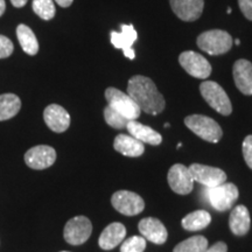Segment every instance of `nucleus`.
Masks as SVG:
<instances>
[{
	"label": "nucleus",
	"mask_w": 252,
	"mask_h": 252,
	"mask_svg": "<svg viewBox=\"0 0 252 252\" xmlns=\"http://www.w3.org/2000/svg\"><path fill=\"white\" fill-rule=\"evenodd\" d=\"M127 94L139 106L141 111L149 115L157 116L158 113L162 112L166 106L165 98L158 90L154 82L143 75H135L130 78Z\"/></svg>",
	"instance_id": "1"
},
{
	"label": "nucleus",
	"mask_w": 252,
	"mask_h": 252,
	"mask_svg": "<svg viewBox=\"0 0 252 252\" xmlns=\"http://www.w3.org/2000/svg\"><path fill=\"white\" fill-rule=\"evenodd\" d=\"M198 48L209 55H222L231 49L232 37L228 32L222 30H212L203 32L197 36Z\"/></svg>",
	"instance_id": "2"
},
{
	"label": "nucleus",
	"mask_w": 252,
	"mask_h": 252,
	"mask_svg": "<svg viewBox=\"0 0 252 252\" xmlns=\"http://www.w3.org/2000/svg\"><path fill=\"white\" fill-rule=\"evenodd\" d=\"M185 124L191 132L208 143H219L223 131L219 123L203 115H191L186 117Z\"/></svg>",
	"instance_id": "3"
},
{
	"label": "nucleus",
	"mask_w": 252,
	"mask_h": 252,
	"mask_svg": "<svg viewBox=\"0 0 252 252\" xmlns=\"http://www.w3.org/2000/svg\"><path fill=\"white\" fill-rule=\"evenodd\" d=\"M206 193L209 203L219 212H226L231 209L239 196L238 188L230 182H224L215 187H207Z\"/></svg>",
	"instance_id": "4"
},
{
	"label": "nucleus",
	"mask_w": 252,
	"mask_h": 252,
	"mask_svg": "<svg viewBox=\"0 0 252 252\" xmlns=\"http://www.w3.org/2000/svg\"><path fill=\"white\" fill-rule=\"evenodd\" d=\"M200 91L203 99L212 108L223 116H229L232 112V105L228 94L219 83L213 81H206L201 83Z\"/></svg>",
	"instance_id": "5"
},
{
	"label": "nucleus",
	"mask_w": 252,
	"mask_h": 252,
	"mask_svg": "<svg viewBox=\"0 0 252 252\" xmlns=\"http://www.w3.org/2000/svg\"><path fill=\"white\" fill-rule=\"evenodd\" d=\"M105 98L109 103L108 105L122 113L128 121H135L139 118L141 110L127 94L123 93L117 88H108L105 90Z\"/></svg>",
	"instance_id": "6"
},
{
	"label": "nucleus",
	"mask_w": 252,
	"mask_h": 252,
	"mask_svg": "<svg viewBox=\"0 0 252 252\" xmlns=\"http://www.w3.org/2000/svg\"><path fill=\"white\" fill-rule=\"evenodd\" d=\"M93 232V224L86 216H76L69 220L64 226L65 242L71 245H81L89 239Z\"/></svg>",
	"instance_id": "7"
},
{
	"label": "nucleus",
	"mask_w": 252,
	"mask_h": 252,
	"mask_svg": "<svg viewBox=\"0 0 252 252\" xmlns=\"http://www.w3.org/2000/svg\"><path fill=\"white\" fill-rule=\"evenodd\" d=\"M179 62L186 72L193 77L206 80L212 74V65L208 60L193 50L181 53L179 56Z\"/></svg>",
	"instance_id": "8"
},
{
	"label": "nucleus",
	"mask_w": 252,
	"mask_h": 252,
	"mask_svg": "<svg viewBox=\"0 0 252 252\" xmlns=\"http://www.w3.org/2000/svg\"><path fill=\"white\" fill-rule=\"evenodd\" d=\"M111 203L118 213L126 216H135L145 209L143 197L128 190L116 191L111 197Z\"/></svg>",
	"instance_id": "9"
},
{
	"label": "nucleus",
	"mask_w": 252,
	"mask_h": 252,
	"mask_svg": "<svg viewBox=\"0 0 252 252\" xmlns=\"http://www.w3.org/2000/svg\"><path fill=\"white\" fill-rule=\"evenodd\" d=\"M168 185L173 191L180 195H187L193 190L194 179L188 167L181 163L172 166L167 175Z\"/></svg>",
	"instance_id": "10"
},
{
	"label": "nucleus",
	"mask_w": 252,
	"mask_h": 252,
	"mask_svg": "<svg viewBox=\"0 0 252 252\" xmlns=\"http://www.w3.org/2000/svg\"><path fill=\"white\" fill-rule=\"evenodd\" d=\"M194 181L206 186V187H215L226 182V174L222 169L217 167L201 165V163H193L189 167Z\"/></svg>",
	"instance_id": "11"
},
{
	"label": "nucleus",
	"mask_w": 252,
	"mask_h": 252,
	"mask_svg": "<svg viewBox=\"0 0 252 252\" xmlns=\"http://www.w3.org/2000/svg\"><path fill=\"white\" fill-rule=\"evenodd\" d=\"M56 151L47 145L32 147L25 154V162L33 169H46L55 162Z\"/></svg>",
	"instance_id": "12"
},
{
	"label": "nucleus",
	"mask_w": 252,
	"mask_h": 252,
	"mask_svg": "<svg viewBox=\"0 0 252 252\" xmlns=\"http://www.w3.org/2000/svg\"><path fill=\"white\" fill-rule=\"evenodd\" d=\"M138 34L133 25H122V32H111V43L115 48L122 49L124 56L127 59L134 60L135 53L132 48L137 40Z\"/></svg>",
	"instance_id": "13"
},
{
	"label": "nucleus",
	"mask_w": 252,
	"mask_h": 252,
	"mask_svg": "<svg viewBox=\"0 0 252 252\" xmlns=\"http://www.w3.org/2000/svg\"><path fill=\"white\" fill-rule=\"evenodd\" d=\"M174 14L182 21H195L201 17L204 0H169Z\"/></svg>",
	"instance_id": "14"
},
{
	"label": "nucleus",
	"mask_w": 252,
	"mask_h": 252,
	"mask_svg": "<svg viewBox=\"0 0 252 252\" xmlns=\"http://www.w3.org/2000/svg\"><path fill=\"white\" fill-rule=\"evenodd\" d=\"M43 118L47 126L56 133L67 131L70 126V116L67 110L59 104H50L45 109Z\"/></svg>",
	"instance_id": "15"
},
{
	"label": "nucleus",
	"mask_w": 252,
	"mask_h": 252,
	"mask_svg": "<svg viewBox=\"0 0 252 252\" xmlns=\"http://www.w3.org/2000/svg\"><path fill=\"white\" fill-rule=\"evenodd\" d=\"M139 231L146 241L152 242L154 244H163L168 237L166 226L161 220L154 217H146L139 222Z\"/></svg>",
	"instance_id": "16"
},
{
	"label": "nucleus",
	"mask_w": 252,
	"mask_h": 252,
	"mask_svg": "<svg viewBox=\"0 0 252 252\" xmlns=\"http://www.w3.org/2000/svg\"><path fill=\"white\" fill-rule=\"evenodd\" d=\"M232 75L237 89L243 94H252V63L248 60L241 59L235 62Z\"/></svg>",
	"instance_id": "17"
},
{
	"label": "nucleus",
	"mask_w": 252,
	"mask_h": 252,
	"mask_svg": "<svg viewBox=\"0 0 252 252\" xmlns=\"http://www.w3.org/2000/svg\"><path fill=\"white\" fill-rule=\"evenodd\" d=\"M126 236V228L119 222L109 224L99 236L98 244L103 250H112L124 241Z\"/></svg>",
	"instance_id": "18"
},
{
	"label": "nucleus",
	"mask_w": 252,
	"mask_h": 252,
	"mask_svg": "<svg viewBox=\"0 0 252 252\" xmlns=\"http://www.w3.org/2000/svg\"><path fill=\"white\" fill-rule=\"evenodd\" d=\"M128 133L137 140L141 141L143 144H150L153 146L160 145L162 141L161 134L158 133L156 130H153L150 126L141 124L137 121H130L126 125Z\"/></svg>",
	"instance_id": "19"
},
{
	"label": "nucleus",
	"mask_w": 252,
	"mask_h": 252,
	"mask_svg": "<svg viewBox=\"0 0 252 252\" xmlns=\"http://www.w3.org/2000/svg\"><path fill=\"white\" fill-rule=\"evenodd\" d=\"M250 213L245 206H236L229 217V226L231 232L236 236L247 235L250 230Z\"/></svg>",
	"instance_id": "20"
},
{
	"label": "nucleus",
	"mask_w": 252,
	"mask_h": 252,
	"mask_svg": "<svg viewBox=\"0 0 252 252\" xmlns=\"http://www.w3.org/2000/svg\"><path fill=\"white\" fill-rule=\"evenodd\" d=\"M113 147L123 156L130 158L140 157L145 152L144 144L127 134H118L113 141Z\"/></svg>",
	"instance_id": "21"
},
{
	"label": "nucleus",
	"mask_w": 252,
	"mask_h": 252,
	"mask_svg": "<svg viewBox=\"0 0 252 252\" xmlns=\"http://www.w3.org/2000/svg\"><path fill=\"white\" fill-rule=\"evenodd\" d=\"M212 222V216L206 210H196L186 215L181 220L182 228L188 231H198L207 228Z\"/></svg>",
	"instance_id": "22"
},
{
	"label": "nucleus",
	"mask_w": 252,
	"mask_h": 252,
	"mask_svg": "<svg viewBox=\"0 0 252 252\" xmlns=\"http://www.w3.org/2000/svg\"><path fill=\"white\" fill-rule=\"evenodd\" d=\"M17 36L21 45V48L24 49L25 53L32 56L37 54V52H39V42H37L34 32L30 27L24 24L19 25L17 28Z\"/></svg>",
	"instance_id": "23"
},
{
	"label": "nucleus",
	"mask_w": 252,
	"mask_h": 252,
	"mask_svg": "<svg viewBox=\"0 0 252 252\" xmlns=\"http://www.w3.org/2000/svg\"><path fill=\"white\" fill-rule=\"evenodd\" d=\"M21 100L14 94H0V122L13 118L20 111Z\"/></svg>",
	"instance_id": "24"
},
{
	"label": "nucleus",
	"mask_w": 252,
	"mask_h": 252,
	"mask_svg": "<svg viewBox=\"0 0 252 252\" xmlns=\"http://www.w3.org/2000/svg\"><path fill=\"white\" fill-rule=\"evenodd\" d=\"M208 248V239L203 236H193L179 243L173 252H203Z\"/></svg>",
	"instance_id": "25"
},
{
	"label": "nucleus",
	"mask_w": 252,
	"mask_h": 252,
	"mask_svg": "<svg viewBox=\"0 0 252 252\" xmlns=\"http://www.w3.org/2000/svg\"><path fill=\"white\" fill-rule=\"evenodd\" d=\"M33 11L43 20H52L56 13L53 0H33Z\"/></svg>",
	"instance_id": "26"
},
{
	"label": "nucleus",
	"mask_w": 252,
	"mask_h": 252,
	"mask_svg": "<svg viewBox=\"0 0 252 252\" xmlns=\"http://www.w3.org/2000/svg\"><path fill=\"white\" fill-rule=\"evenodd\" d=\"M104 118H105L106 124L110 125L113 128H118V130L126 128V125L130 122L127 118H125L122 113L116 111V110L112 109L110 105H108L104 109Z\"/></svg>",
	"instance_id": "27"
},
{
	"label": "nucleus",
	"mask_w": 252,
	"mask_h": 252,
	"mask_svg": "<svg viewBox=\"0 0 252 252\" xmlns=\"http://www.w3.org/2000/svg\"><path fill=\"white\" fill-rule=\"evenodd\" d=\"M146 239L143 236H132L122 243L121 252H144Z\"/></svg>",
	"instance_id": "28"
},
{
	"label": "nucleus",
	"mask_w": 252,
	"mask_h": 252,
	"mask_svg": "<svg viewBox=\"0 0 252 252\" xmlns=\"http://www.w3.org/2000/svg\"><path fill=\"white\" fill-rule=\"evenodd\" d=\"M242 151H243V157L247 165L252 169V135H248L243 140L242 145Z\"/></svg>",
	"instance_id": "29"
},
{
	"label": "nucleus",
	"mask_w": 252,
	"mask_h": 252,
	"mask_svg": "<svg viewBox=\"0 0 252 252\" xmlns=\"http://www.w3.org/2000/svg\"><path fill=\"white\" fill-rule=\"evenodd\" d=\"M13 53V43L4 35H0V59H6Z\"/></svg>",
	"instance_id": "30"
},
{
	"label": "nucleus",
	"mask_w": 252,
	"mask_h": 252,
	"mask_svg": "<svg viewBox=\"0 0 252 252\" xmlns=\"http://www.w3.org/2000/svg\"><path fill=\"white\" fill-rule=\"evenodd\" d=\"M238 5L244 17L252 21V0H238Z\"/></svg>",
	"instance_id": "31"
},
{
	"label": "nucleus",
	"mask_w": 252,
	"mask_h": 252,
	"mask_svg": "<svg viewBox=\"0 0 252 252\" xmlns=\"http://www.w3.org/2000/svg\"><path fill=\"white\" fill-rule=\"evenodd\" d=\"M203 252H228V247L224 242H217L210 248H207Z\"/></svg>",
	"instance_id": "32"
},
{
	"label": "nucleus",
	"mask_w": 252,
	"mask_h": 252,
	"mask_svg": "<svg viewBox=\"0 0 252 252\" xmlns=\"http://www.w3.org/2000/svg\"><path fill=\"white\" fill-rule=\"evenodd\" d=\"M27 1L28 0H11L12 5L15 6V7H19V8L24 7V6L27 4Z\"/></svg>",
	"instance_id": "33"
},
{
	"label": "nucleus",
	"mask_w": 252,
	"mask_h": 252,
	"mask_svg": "<svg viewBox=\"0 0 252 252\" xmlns=\"http://www.w3.org/2000/svg\"><path fill=\"white\" fill-rule=\"evenodd\" d=\"M55 1L58 2L61 7H69V6L72 4V1H74V0H55Z\"/></svg>",
	"instance_id": "34"
},
{
	"label": "nucleus",
	"mask_w": 252,
	"mask_h": 252,
	"mask_svg": "<svg viewBox=\"0 0 252 252\" xmlns=\"http://www.w3.org/2000/svg\"><path fill=\"white\" fill-rule=\"evenodd\" d=\"M5 9H6V2H5V0H0V17H1V15L4 14Z\"/></svg>",
	"instance_id": "35"
},
{
	"label": "nucleus",
	"mask_w": 252,
	"mask_h": 252,
	"mask_svg": "<svg viewBox=\"0 0 252 252\" xmlns=\"http://www.w3.org/2000/svg\"><path fill=\"white\" fill-rule=\"evenodd\" d=\"M235 43H236V45H237V46H239V45H241V41H239V40L237 39V40L235 41Z\"/></svg>",
	"instance_id": "36"
},
{
	"label": "nucleus",
	"mask_w": 252,
	"mask_h": 252,
	"mask_svg": "<svg viewBox=\"0 0 252 252\" xmlns=\"http://www.w3.org/2000/svg\"><path fill=\"white\" fill-rule=\"evenodd\" d=\"M182 146V144L180 143V144H178V146H176V147H178V149H180V147Z\"/></svg>",
	"instance_id": "37"
},
{
	"label": "nucleus",
	"mask_w": 252,
	"mask_h": 252,
	"mask_svg": "<svg viewBox=\"0 0 252 252\" xmlns=\"http://www.w3.org/2000/svg\"><path fill=\"white\" fill-rule=\"evenodd\" d=\"M61 252H69V251H61Z\"/></svg>",
	"instance_id": "38"
}]
</instances>
